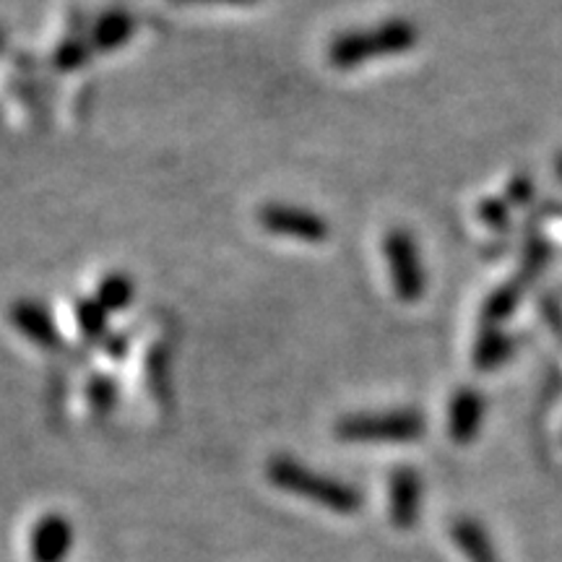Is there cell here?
<instances>
[{
	"mask_svg": "<svg viewBox=\"0 0 562 562\" xmlns=\"http://www.w3.org/2000/svg\"><path fill=\"white\" fill-rule=\"evenodd\" d=\"M269 482L273 487L290 492V495L305 497L321 508L339 513V516H351V513L362 510V492L355 484H347L336 476L321 474L315 469H307L305 463L290 459V456H277L266 467Z\"/></svg>",
	"mask_w": 562,
	"mask_h": 562,
	"instance_id": "6da1fadb",
	"label": "cell"
},
{
	"mask_svg": "<svg viewBox=\"0 0 562 562\" xmlns=\"http://www.w3.org/2000/svg\"><path fill=\"white\" fill-rule=\"evenodd\" d=\"M419 32L406 19H389L368 30H349L331 40L328 45V63L339 70L360 68L372 58L402 55L417 45Z\"/></svg>",
	"mask_w": 562,
	"mask_h": 562,
	"instance_id": "7a4b0ae2",
	"label": "cell"
},
{
	"mask_svg": "<svg viewBox=\"0 0 562 562\" xmlns=\"http://www.w3.org/2000/svg\"><path fill=\"white\" fill-rule=\"evenodd\" d=\"M427 430L425 414L417 409H389V412H362L347 414L336 422V435L344 442H417Z\"/></svg>",
	"mask_w": 562,
	"mask_h": 562,
	"instance_id": "3957f363",
	"label": "cell"
},
{
	"mask_svg": "<svg viewBox=\"0 0 562 562\" xmlns=\"http://www.w3.org/2000/svg\"><path fill=\"white\" fill-rule=\"evenodd\" d=\"M383 256L389 263L393 294L406 305H414L427 292V271L419 245L406 229H391L383 240Z\"/></svg>",
	"mask_w": 562,
	"mask_h": 562,
	"instance_id": "277c9868",
	"label": "cell"
},
{
	"mask_svg": "<svg viewBox=\"0 0 562 562\" xmlns=\"http://www.w3.org/2000/svg\"><path fill=\"white\" fill-rule=\"evenodd\" d=\"M258 224L277 237H290V240L321 245L331 237V224L318 211L290 206V203H266L258 211Z\"/></svg>",
	"mask_w": 562,
	"mask_h": 562,
	"instance_id": "5b68a950",
	"label": "cell"
},
{
	"mask_svg": "<svg viewBox=\"0 0 562 562\" xmlns=\"http://www.w3.org/2000/svg\"><path fill=\"white\" fill-rule=\"evenodd\" d=\"M425 484L412 467H398L389 474V516L396 529L409 531L419 524Z\"/></svg>",
	"mask_w": 562,
	"mask_h": 562,
	"instance_id": "8992f818",
	"label": "cell"
},
{
	"mask_svg": "<svg viewBox=\"0 0 562 562\" xmlns=\"http://www.w3.org/2000/svg\"><path fill=\"white\" fill-rule=\"evenodd\" d=\"M484 414H487V398L482 391L463 385L453 393L451 404H448V435L456 446H469L480 435Z\"/></svg>",
	"mask_w": 562,
	"mask_h": 562,
	"instance_id": "52a82bcc",
	"label": "cell"
},
{
	"mask_svg": "<svg viewBox=\"0 0 562 562\" xmlns=\"http://www.w3.org/2000/svg\"><path fill=\"white\" fill-rule=\"evenodd\" d=\"M74 547V526L60 513L42 516L32 531V562H66Z\"/></svg>",
	"mask_w": 562,
	"mask_h": 562,
	"instance_id": "ba28073f",
	"label": "cell"
},
{
	"mask_svg": "<svg viewBox=\"0 0 562 562\" xmlns=\"http://www.w3.org/2000/svg\"><path fill=\"white\" fill-rule=\"evenodd\" d=\"M11 323L19 334H24L32 344L42 349L60 347V331L55 326L50 311L42 302L19 300L11 305Z\"/></svg>",
	"mask_w": 562,
	"mask_h": 562,
	"instance_id": "9c48e42d",
	"label": "cell"
},
{
	"mask_svg": "<svg viewBox=\"0 0 562 562\" xmlns=\"http://www.w3.org/2000/svg\"><path fill=\"white\" fill-rule=\"evenodd\" d=\"M136 32V19L133 13L123 9H112L104 16L97 19V24L91 26L89 45L94 47V53H112L117 47H123L125 42Z\"/></svg>",
	"mask_w": 562,
	"mask_h": 562,
	"instance_id": "30bf717a",
	"label": "cell"
},
{
	"mask_svg": "<svg viewBox=\"0 0 562 562\" xmlns=\"http://www.w3.org/2000/svg\"><path fill=\"white\" fill-rule=\"evenodd\" d=\"M516 351V341L503 328L482 326V334L476 336L474 344V368L480 370H497L510 360Z\"/></svg>",
	"mask_w": 562,
	"mask_h": 562,
	"instance_id": "8fae6325",
	"label": "cell"
},
{
	"mask_svg": "<svg viewBox=\"0 0 562 562\" xmlns=\"http://www.w3.org/2000/svg\"><path fill=\"white\" fill-rule=\"evenodd\" d=\"M451 533L456 547L467 554L469 562H501L487 531H484V526L476 524L474 518H459V521L453 524Z\"/></svg>",
	"mask_w": 562,
	"mask_h": 562,
	"instance_id": "7c38bea8",
	"label": "cell"
},
{
	"mask_svg": "<svg viewBox=\"0 0 562 562\" xmlns=\"http://www.w3.org/2000/svg\"><path fill=\"white\" fill-rule=\"evenodd\" d=\"M524 292H526V284L518 277L508 281V284L497 286V290L492 292L482 305V326L503 328V323L508 321L513 313H516Z\"/></svg>",
	"mask_w": 562,
	"mask_h": 562,
	"instance_id": "4fadbf2b",
	"label": "cell"
},
{
	"mask_svg": "<svg viewBox=\"0 0 562 562\" xmlns=\"http://www.w3.org/2000/svg\"><path fill=\"white\" fill-rule=\"evenodd\" d=\"M133 300H136V284H133L128 273H110L97 286V302L108 313L125 311V307L133 305Z\"/></svg>",
	"mask_w": 562,
	"mask_h": 562,
	"instance_id": "5bb4252c",
	"label": "cell"
},
{
	"mask_svg": "<svg viewBox=\"0 0 562 562\" xmlns=\"http://www.w3.org/2000/svg\"><path fill=\"white\" fill-rule=\"evenodd\" d=\"M108 315L110 313L97 300L76 302V323L89 341L108 339Z\"/></svg>",
	"mask_w": 562,
	"mask_h": 562,
	"instance_id": "9a60e30c",
	"label": "cell"
},
{
	"mask_svg": "<svg viewBox=\"0 0 562 562\" xmlns=\"http://www.w3.org/2000/svg\"><path fill=\"white\" fill-rule=\"evenodd\" d=\"M552 258V245L544 240V237L533 235L526 240L524 245V256H521V273H518V279L524 281V284H529L531 279H537L539 273L547 263H550Z\"/></svg>",
	"mask_w": 562,
	"mask_h": 562,
	"instance_id": "2e32d148",
	"label": "cell"
},
{
	"mask_svg": "<svg viewBox=\"0 0 562 562\" xmlns=\"http://www.w3.org/2000/svg\"><path fill=\"white\" fill-rule=\"evenodd\" d=\"M89 406L97 414H110L117 404V385L108 375H94L87 385Z\"/></svg>",
	"mask_w": 562,
	"mask_h": 562,
	"instance_id": "e0dca14e",
	"label": "cell"
},
{
	"mask_svg": "<svg viewBox=\"0 0 562 562\" xmlns=\"http://www.w3.org/2000/svg\"><path fill=\"white\" fill-rule=\"evenodd\" d=\"M94 53V47L87 40H66L55 53V68L60 70H76L89 60V55Z\"/></svg>",
	"mask_w": 562,
	"mask_h": 562,
	"instance_id": "ac0fdd59",
	"label": "cell"
},
{
	"mask_svg": "<svg viewBox=\"0 0 562 562\" xmlns=\"http://www.w3.org/2000/svg\"><path fill=\"white\" fill-rule=\"evenodd\" d=\"M480 220L487 224L490 229L505 232L510 227V203L505 199H487L480 203Z\"/></svg>",
	"mask_w": 562,
	"mask_h": 562,
	"instance_id": "d6986e66",
	"label": "cell"
},
{
	"mask_svg": "<svg viewBox=\"0 0 562 562\" xmlns=\"http://www.w3.org/2000/svg\"><path fill=\"white\" fill-rule=\"evenodd\" d=\"M533 199V182L529 175H516L508 182V191H505V201L510 203V206H526Z\"/></svg>",
	"mask_w": 562,
	"mask_h": 562,
	"instance_id": "ffe728a7",
	"label": "cell"
},
{
	"mask_svg": "<svg viewBox=\"0 0 562 562\" xmlns=\"http://www.w3.org/2000/svg\"><path fill=\"white\" fill-rule=\"evenodd\" d=\"M178 3H227V5H240V3H252V0H178Z\"/></svg>",
	"mask_w": 562,
	"mask_h": 562,
	"instance_id": "44dd1931",
	"label": "cell"
},
{
	"mask_svg": "<svg viewBox=\"0 0 562 562\" xmlns=\"http://www.w3.org/2000/svg\"><path fill=\"white\" fill-rule=\"evenodd\" d=\"M3 47H5V32L0 30V53H3Z\"/></svg>",
	"mask_w": 562,
	"mask_h": 562,
	"instance_id": "7402d4cb",
	"label": "cell"
},
{
	"mask_svg": "<svg viewBox=\"0 0 562 562\" xmlns=\"http://www.w3.org/2000/svg\"><path fill=\"white\" fill-rule=\"evenodd\" d=\"M558 175H560V178H562V154H560V157H558Z\"/></svg>",
	"mask_w": 562,
	"mask_h": 562,
	"instance_id": "603a6c76",
	"label": "cell"
}]
</instances>
